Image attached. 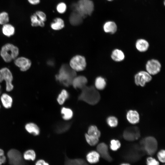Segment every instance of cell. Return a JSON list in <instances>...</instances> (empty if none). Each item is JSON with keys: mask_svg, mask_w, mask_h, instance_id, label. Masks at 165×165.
<instances>
[{"mask_svg": "<svg viewBox=\"0 0 165 165\" xmlns=\"http://www.w3.org/2000/svg\"><path fill=\"white\" fill-rule=\"evenodd\" d=\"M94 8V2L91 0H78L71 6L72 11L77 12L83 19L92 15Z\"/></svg>", "mask_w": 165, "mask_h": 165, "instance_id": "1", "label": "cell"}, {"mask_svg": "<svg viewBox=\"0 0 165 165\" xmlns=\"http://www.w3.org/2000/svg\"><path fill=\"white\" fill-rule=\"evenodd\" d=\"M76 76V72L69 65L65 64L61 67L56 78L64 86L68 87L72 85V81Z\"/></svg>", "mask_w": 165, "mask_h": 165, "instance_id": "2", "label": "cell"}, {"mask_svg": "<svg viewBox=\"0 0 165 165\" xmlns=\"http://www.w3.org/2000/svg\"><path fill=\"white\" fill-rule=\"evenodd\" d=\"M81 90V92L78 97L79 100L92 105L97 104L100 101V94L94 86H86Z\"/></svg>", "mask_w": 165, "mask_h": 165, "instance_id": "3", "label": "cell"}, {"mask_svg": "<svg viewBox=\"0 0 165 165\" xmlns=\"http://www.w3.org/2000/svg\"><path fill=\"white\" fill-rule=\"evenodd\" d=\"M146 153L139 144L130 146L124 153L123 157L126 160L134 162L139 160Z\"/></svg>", "mask_w": 165, "mask_h": 165, "instance_id": "4", "label": "cell"}, {"mask_svg": "<svg viewBox=\"0 0 165 165\" xmlns=\"http://www.w3.org/2000/svg\"><path fill=\"white\" fill-rule=\"evenodd\" d=\"M19 52V49L16 46L13 44L8 43L2 47L0 55L5 62L9 63L18 57Z\"/></svg>", "mask_w": 165, "mask_h": 165, "instance_id": "5", "label": "cell"}, {"mask_svg": "<svg viewBox=\"0 0 165 165\" xmlns=\"http://www.w3.org/2000/svg\"><path fill=\"white\" fill-rule=\"evenodd\" d=\"M145 153L149 155L154 154L157 151L158 143L153 137L148 136L143 139L140 143Z\"/></svg>", "mask_w": 165, "mask_h": 165, "instance_id": "6", "label": "cell"}, {"mask_svg": "<svg viewBox=\"0 0 165 165\" xmlns=\"http://www.w3.org/2000/svg\"><path fill=\"white\" fill-rule=\"evenodd\" d=\"M69 65L76 72L82 71L84 70L86 66V59L83 56L76 55L71 59Z\"/></svg>", "mask_w": 165, "mask_h": 165, "instance_id": "7", "label": "cell"}, {"mask_svg": "<svg viewBox=\"0 0 165 165\" xmlns=\"http://www.w3.org/2000/svg\"><path fill=\"white\" fill-rule=\"evenodd\" d=\"M0 70L2 80L3 81L4 80L6 82V90L7 92H10L14 88L12 84L13 79L12 74L10 70L6 67L1 68Z\"/></svg>", "mask_w": 165, "mask_h": 165, "instance_id": "8", "label": "cell"}, {"mask_svg": "<svg viewBox=\"0 0 165 165\" xmlns=\"http://www.w3.org/2000/svg\"><path fill=\"white\" fill-rule=\"evenodd\" d=\"M152 75L145 71H140L137 73L134 77L135 84L138 86H144L146 83L152 80Z\"/></svg>", "mask_w": 165, "mask_h": 165, "instance_id": "9", "label": "cell"}, {"mask_svg": "<svg viewBox=\"0 0 165 165\" xmlns=\"http://www.w3.org/2000/svg\"><path fill=\"white\" fill-rule=\"evenodd\" d=\"M123 136L124 138L127 141H134L140 137V131L137 127H129L124 131Z\"/></svg>", "mask_w": 165, "mask_h": 165, "instance_id": "10", "label": "cell"}, {"mask_svg": "<svg viewBox=\"0 0 165 165\" xmlns=\"http://www.w3.org/2000/svg\"><path fill=\"white\" fill-rule=\"evenodd\" d=\"M161 68V65L160 62L155 59L148 60L145 65L146 72L151 75L158 74L160 72Z\"/></svg>", "mask_w": 165, "mask_h": 165, "instance_id": "11", "label": "cell"}, {"mask_svg": "<svg viewBox=\"0 0 165 165\" xmlns=\"http://www.w3.org/2000/svg\"><path fill=\"white\" fill-rule=\"evenodd\" d=\"M14 63L22 72L28 70L31 65V61L29 59L23 57H17L14 60Z\"/></svg>", "mask_w": 165, "mask_h": 165, "instance_id": "12", "label": "cell"}, {"mask_svg": "<svg viewBox=\"0 0 165 165\" xmlns=\"http://www.w3.org/2000/svg\"><path fill=\"white\" fill-rule=\"evenodd\" d=\"M97 152L104 159L106 160L111 162L112 158L109 155L108 152V147L107 145L104 143H101L97 146Z\"/></svg>", "mask_w": 165, "mask_h": 165, "instance_id": "13", "label": "cell"}, {"mask_svg": "<svg viewBox=\"0 0 165 165\" xmlns=\"http://www.w3.org/2000/svg\"><path fill=\"white\" fill-rule=\"evenodd\" d=\"M87 82V79L84 76H76L73 79L72 85L75 89L81 90L86 86Z\"/></svg>", "mask_w": 165, "mask_h": 165, "instance_id": "14", "label": "cell"}, {"mask_svg": "<svg viewBox=\"0 0 165 165\" xmlns=\"http://www.w3.org/2000/svg\"><path fill=\"white\" fill-rule=\"evenodd\" d=\"M65 22L60 17L54 18L50 24V27L53 30L59 31L63 29L65 27Z\"/></svg>", "mask_w": 165, "mask_h": 165, "instance_id": "15", "label": "cell"}, {"mask_svg": "<svg viewBox=\"0 0 165 165\" xmlns=\"http://www.w3.org/2000/svg\"><path fill=\"white\" fill-rule=\"evenodd\" d=\"M83 19L79 14L74 11H72L69 17L70 24L74 26H77L81 24Z\"/></svg>", "mask_w": 165, "mask_h": 165, "instance_id": "16", "label": "cell"}, {"mask_svg": "<svg viewBox=\"0 0 165 165\" xmlns=\"http://www.w3.org/2000/svg\"><path fill=\"white\" fill-rule=\"evenodd\" d=\"M0 100L3 107L6 109L11 108L13 105V99L11 96L6 93H3L0 97Z\"/></svg>", "mask_w": 165, "mask_h": 165, "instance_id": "17", "label": "cell"}, {"mask_svg": "<svg viewBox=\"0 0 165 165\" xmlns=\"http://www.w3.org/2000/svg\"><path fill=\"white\" fill-rule=\"evenodd\" d=\"M127 118L128 121L132 124L138 123L140 120L138 113L136 110H130L127 114Z\"/></svg>", "mask_w": 165, "mask_h": 165, "instance_id": "18", "label": "cell"}, {"mask_svg": "<svg viewBox=\"0 0 165 165\" xmlns=\"http://www.w3.org/2000/svg\"><path fill=\"white\" fill-rule=\"evenodd\" d=\"M135 46L138 51L144 52L148 50L149 47V44L145 39L141 38L138 39L136 41Z\"/></svg>", "mask_w": 165, "mask_h": 165, "instance_id": "19", "label": "cell"}, {"mask_svg": "<svg viewBox=\"0 0 165 165\" xmlns=\"http://www.w3.org/2000/svg\"><path fill=\"white\" fill-rule=\"evenodd\" d=\"M25 128L27 132L35 136L38 135L40 133L39 127L33 123L30 122L26 124Z\"/></svg>", "mask_w": 165, "mask_h": 165, "instance_id": "20", "label": "cell"}, {"mask_svg": "<svg viewBox=\"0 0 165 165\" xmlns=\"http://www.w3.org/2000/svg\"><path fill=\"white\" fill-rule=\"evenodd\" d=\"M103 29L105 32L113 34L116 31L117 26L114 22L108 21L104 23Z\"/></svg>", "mask_w": 165, "mask_h": 165, "instance_id": "21", "label": "cell"}, {"mask_svg": "<svg viewBox=\"0 0 165 165\" xmlns=\"http://www.w3.org/2000/svg\"><path fill=\"white\" fill-rule=\"evenodd\" d=\"M7 155L11 162L13 163H17L21 159V154L19 152L15 149L9 150Z\"/></svg>", "mask_w": 165, "mask_h": 165, "instance_id": "22", "label": "cell"}, {"mask_svg": "<svg viewBox=\"0 0 165 165\" xmlns=\"http://www.w3.org/2000/svg\"><path fill=\"white\" fill-rule=\"evenodd\" d=\"M2 30L3 34L8 37L13 35L15 32L14 26L9 23L2 25Z\"/></svg>", "mask_w": 165, "mask_h": 165, "instance_id": "23", "label": "cell"}, {"mask_svg": "<svg viewBox=\"0 0 165 165\" xmlns=\"http://www.w3.org/2000/svg\"><path fill=\"white\" fill-rule=\"evenodd\" d=\"M125 55L123 52L119 49H114L112 52L111 57L112 59L116 62H121L125 58Z\"/></svg>", "mask_w": 165, "mask_h": 165, "instance_id": "24", "label": "cell"}, {"mask_svg": "<svg viewBox=\"0 0 165 165\" xmlns=\"http://www.w3.org/2000/svg\"><path fill=\"white\" fill-rule=\"evenodd\" d=\"M100 157V155L97 152L93 151L87 154L86 158L89 163L94 164L96 163L99 161Z\"/></svg>", "mask_w": 165, "mask_h": 165, "instance_id": "25", "label": "cell"}, {"mask_svg": "<svg viewBox=\"0 0 165 165\" xmlns=\"http://www.w3.org/2000/svg\"><path fill=\"white\" fill-rule=\"evenodd\" d=\"M64 165H89L86 162L81 159H70L65 157Z\"/></svg>", "mask_w": 165, "mask_h": 165, "instance_id": "26", "label": "cell"}, {"mask_svg": "<svg viewBox=\"0 0 165 165\" xmlns=\"http://www.w3.org/2000/svg\"><path fill=\"white\" fill-rule=\"evenodd\" d=\"M30 20L31 26L33 27H44L45 24V22L41 20L35 13L31 15Z\"/></svg>", "mask_w": 165, "mask_h": 165, "instance_id": "27", "label": "cell"}, {"mask_svg": "<svg viewBox=\"0 0 165 165\" xmlns=\"http://www.w3.org/2000/svg\"><path fill=\"white\" fill-rule=\"evenodd\" d=\"M68 6L64 2L61 1L58 2L55 6L56 12L59 14L62 15L65 13L68 9Z\"/></svg>", "mask_w": 165, "mask_h": 165, "instance_id": "28", "label": "cell"}, {"mask_svg": "<svg viewBox=\"0 0 165 165\" xmlns=\"http://www.w3.org/2000/svg\"><path fill=\"white\" fill-rule=\"evenodd\" d=\"M106 82L105 79L101 76L97 77L95 80V87L98 90H103L105 87Z\"/></svg>", "mask_w": 165, "mask_h": 165, "instance_id": "29", "label": "cell"}, {"mask_svg": "<svg viewBox=\"0 0 165 165\" xmlns=\"http://www.w3.org/2000/svg\"><path fill=\"white\" fill-rule=\"evenodd\" d=\"M71 124L70 123H61L58 125L55 129L56 132L58 134H61L67 131L70 128Z\"/></svg>", "mask_w": 165, "mask_h": 165, "instance_id": "30", "label": "cell"}, {"mask_svg": "<svg viewBox=\"0 0 165 165\" xmlns=\"http://www.w3.org/2000/svg\"><path fill=\"white\" fill-rule=\"evenodd\" d=\"M23 157L24 159L25 160L34 161L36 158V154L33 150L30 149L24 152Z\"/></svg>", "mask_w": 165, "mask_h": 165, "instance_id": "31", "label": "cell"}, {"mask_svg": "<svg viewBox=\"0 0 165 165\" xmlns=\"http://www.w3.org/2000/svg\"><path fill=\"white\" fill-rule=\"evenodd\" d=\"M87 134L98 138L100 137L101 135L100 130L97 127L94 125L91 126L89 127Z\"/></svg>", "mask_w": 165, "mask_h": 165, "instance_id": "32", "label": "cell"}, {"mask_svg": "<svg viewBox=\"0 0 165 165\" xmlns=\"http://www.w3.org/2000/svg\"><path fill=\"white\" fill-rule=\"evenodd\" d=\"M61 112L63 115V118L65 120H69L72 117L73 112L70 108L63 107L61 109Z\"/></svg>", "mask_w": 165, "mask_h": 165, "instance_id": "33", "label": "cell"}, {"mask_svg": "<svg viewBox=\"0 0 165 165\" xmlns=\"http://www.w3.org/2000/svg\"><path fill=\"white\" fill-rule=\"evenodd\" d=\"M68 97L69 94L68 92L65 90H63L58 97V102L60 105L63 104Z\"/></svg>", "mask_w": 165, "mask_h": 165, "instance_id": "34", "label": "cell"}, {"mask_svg": "<svg viewBox=\"0 0 165 165\" xmlns=\"http://www.w3.org/2000/svg\"><path fill=\"white\" fill-rule=\"evenodd\" d=\"M85 137L87 142L91 146L95 145L99 140V138L89 135L87 134H85Z\"/></svg>", "mask_w": 165, "mask_h": 165, "instance_id": "35", "label": "cell"}, {"mask_svg": "<svg viewBox=\"0 0 165 165\" xmlns=\"http://www.w3.org/2000/svg\"><path fill=\"white\" fill-rule=\"evenodd\" d=\"M9 15L6 11H2L0 13V23L1 25H3L9 23Z\"/></svg>", "mask_w": 165, "mask_h": 165, "instance_id": "36", "label": "cell"}, {"mask_svg": "<svg viewBox=\"0 0 165 165\" xmlns=\"http://www.w3.org/2000/svg\"><path fill=\"white\" fill-rule=\"evenodd\" d=\"M107 122L110 127H115L118 125V120L116 117L110 116L107 118Z\"/></svg>", "mask_w": 165, "mask_h": 165, "instance_id": "37", "label": "cell"}, {"mask_svg": "<svg viewBox=\"0 0 165 165\" xmlns=\"http://www.w3.org/2000/svg\"><path fill=\"white\" fill-rule=\"evenodd\" d=\"M121 146L120 141L117 140L113 139L110 141V148L113 151H116Z\"/></svg>", "mask_w": 165, "mask_h": 165, "instance_id": "38", "label": "cell"}, {"mask_svg": "<svg viewBox=\"0 0 165 165\" xmlns=\"http://www.w3.org/2000/svg\"><path fill=\"white\" fill-rule=\"evenodd\" d=\"M35 13L38 17L42 21L45 22L47 20V16L46 14L42 11L38 10Z\"/></svg>", "mask_w": 165, "mask_h": 165, "instance_id": "39", "label": "cell"}, {"mask_svg": "<svg viewBox=\"0 0 165 165\" xmlns=\"http://www.w3.org/2000/svg\"><path fill=\"white\" fill-rule=\"evenodd\" d=\"M147 165H159V162L152 157H149L147 158Z\"/></svg>", "mask_w": 165, "mask_h": 165, "instance_id": "40", "label": "cell"}, {"mask_svg": "<svg viewBox=\"0 0 165 165\" xmlns=\"http://www.w3.org/2000/svg\"><path fill=\"white\" fill-rule=\"evenodd\" d=\"M165 152L164 150H161L158 153L157 157L158 159L161 162L164 163L165 161Z\"/></svg>", "mask_w": 165, "mask_h": 165, "instance_id": "41", "label": "cell"}, {"mask_svg": "<svg viewBox=\"0 0 165 165\" xmlns=\"http://www.w3.org/2000/svg\"><path fill=\"white\" fill-rule=\"evenodd\" d=\"M3 150L0 148V165L5 163L6 161V157L4 155Z\"/></svg>", "mask_w": 165, "mask_h": 165, "instance_id": "42", "label": "cell"}, {"mask_svg": "<svg viewBox=\"0 0 165 165\" xmlns=\"http://www.w3.org/2000/svg\"><path fill=\"white\" fill-rule=\"evenodd\" d=\"M35 165H50L49 164L43 160L40 159L37 160Z\"/></svg>", "mask_w": 165, "mask_h": 165, "instance_id": "43", "label": "cell"}, {"mask_svg": "<svg viewBox=\"0 0 165 165\" xmlns=\"http://www.w3.org/2000/svg\"><path fill=\"white\" fill-rule=\"evenodd\" d=\"M28 2L31 5H36L39 4L41 2V0H27Z\"/></svg>", "mask_w": 165, "mask_h": 165, "instance_id": "44", "label": "cell"}, {"mask_svg": "<svg viewBox=\"0 0 165 165\" xmlns=\"http://www.w3.org/2000/svg\"><path fill=\"white\" fill-rule=\"evenodd\" d=\"M121 165H130V164L127 163H123Z\"/></svg>", "mask_w": 165, "mask_h": 165, "instance_id": "45", "label": "cell"}, {"mask_svg": "<svg viewBox=\"0 0 165 165\" xmlns=\"http://www.w3.org/2000/svg\"><path fill=\"white\" fill-rule=\"evenodd\" d=\"M1 85H0V94L1 93Z\"/></svg>", "mask_w": 165, "mask_h": 165, "instance_id": "46", "label": "cell"}, {"mask_svg": "<svg viewBox=\"0 0 165 165\" xmlns=\"http://www.w3.org/2000/svg\"><path fill=\"white\" fill-rule=\"evenodd\" d=\"M107 1H111L113 0H107Z\"/></svg>", "mask_w": 165, "mask_h": 165, "instance_id": "47", "label": "cell"}, {"mask_svg": "<svg viewBox=\"0 0 165 165\" xmlns=\"http://www.w3.org/2000/svg\"><path fill=\"white\" fill-rule=\"evenodd\" d=\"M0 108H1V105L0 104Z\"/></svg>", "mask_w": 165, "mask_h": 165, "instance_id": "48", "label": "cell"}, {"mask_svg": "<svg viewBox=\"0 0 165 165\" xmlns=\"http://www.w3.org/2000/svg\"></svg>", "mask_w": 165, "mask_h": 165, "instance_id": "49", "label": "cell"}, {"mask_svg": "<svg viewBox=\"0 0 165 165\" xmlns=\"http://www.w3.org/2000/svg\"></svg>", "mask_w": 165, "mask_h": 165, "instance_id": "50", "label": "cell"}]
</instances>
